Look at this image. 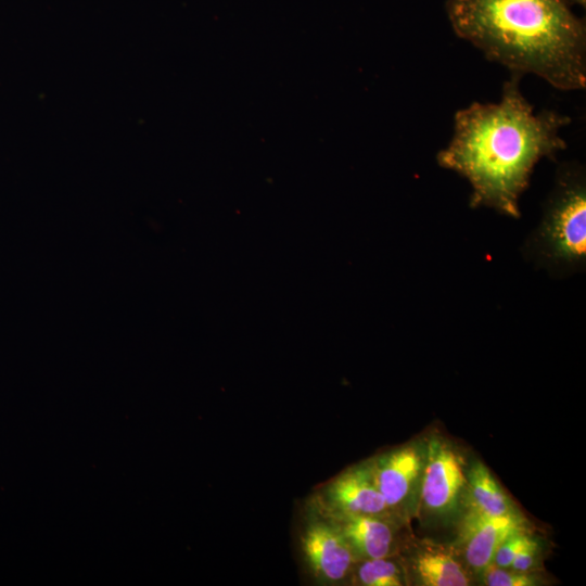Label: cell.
<instances>
[{"instance_id":"6da1fadb","label":"cell","mask_w":586,"mask_h":586,"mask_svg":"<svg viewBox=\"0 0 586 586\" xmlns=\"http://www.w3.org/2000/svg\"><path fill=\"white\" fill-rule=\"evenodd\" d=\"M521 75L505 81L497 103L474 102L455 114L454 136L438 164L467 178L472 207L519 217V199L543 157L565 149L560 130L571 119L555 111L538 114L520 90Z\"/></svg>"},{"instance_id":"7a4b0ae2","label":"cell","mask_w":586,"mask_h":586,"mask_svg":"<svg viewBox=\"0 0 586 586\" xmlns=\"http://www.w3.org/2000/svg\"><path fill=\"white\" fill-rule=\"evenodd\" d=\"M456 35L512 74L557 89L586 86V25L565 0H447Z\"/></svg>"},{"instance_id":"3957f363","label":"cell","mask_w":586,"mask_h":586,"mask_svg":"<svg viewBox=\"0 0 586 586\" xmlns=\"http://www.w3.org/2000/svg\"><path fill=\"white\" fill-rule=\"evenodd\" d=\"M535 251L549 264L575 267L586 254V184L584 171L563 167L534 237Z\"/></svg>"},{"instance_id":"277c9868","label":"cell","mask_w":586,"mask_h":586,"mask_svg":"<svg viewBox=\"0 0 586 586\" xmlns=\"http://www.w3.org/2000/svg\"><path fill=\"white\" fill-rule=\"evenodd\" d=\"M297 550L305 574L317 585L349 582L358 559L331 520L305 504L297 528Z\"/></svg>"},{"instance_id":"5b68a950","label":"cell","mask_w":586,"mask_h":586,"mask_svg":"<svg viewBox=\"0 0 586 586\" xmlns=\"http://www.w3.org/2000/svg\"><path fill=\"white\" fill-rule=\"evenodd\" d=\"M308 501L329 515L391 518L394 513L378 489L368 461L345 469L321 485Z\"/></svg>"},{"instance_id":"8992f818","label":"cell","mask_w":586,"mask_h":586,"mask_svg":"<svg viewBox=\"0 0 586 586\" xmlns=\"http://www.w3.org/2000/svg\"><path fill=\"white\" fill-rule=\"evenodd\" d=\"M466 486L460 458L449 444L433 437L424 453L420 504L432 515H446L457 507Z\"/></svg>"},{"instance_id":"52a82bcc","label":"cell","mask_w":586,"mask_h":586,"mask_svg":"<svg viewBox=\"0 0 586 586\" xmlns=\"http://www.w3.org/2000/svg\"><path fill=\"white\" fill-rule=\"evenodd\" d=\"M373 480L393 512L399 511L421 484L424 455L406 445L369 460Z\"/></svg>"},{"instance_id":"ba28073f","label":"cell","mask_w":586,"mask_h":586,"mask_svg":"<svg viewBox=\"0 0 586 586\" xmlns=\"http://www.w3.org/2000/svg\"><path fill=\"white\" fill-rule=\"evenodd\" d=\"M524 522L518 512L499 517L470 512L461 533L468 564L482 571L493 563L502 542L512 534L525 531Z\"/></svg>"},{"instance_id":"9c48e42d","label":"cell","mask_w":586,"mask_h":586,"mask_svg":"<svg viewBox=\"0 0 586 586\" xmlns=\"http://www.w3.org/2000/svg\"><path fill=\"white\" fill-rule=\"evenodd\" d=\"M323 514L331 520L358 560L393 555L396 537L391 518Z\"/></svg>"},{"instance_id":"30bf717a","label":"cell","mask_w":586,"mask_h":586,"mask_svg":"<svg viewBox=\"0 0 586 586\" xmlns=\"http://www.w3.org/2000/svg\"><path fill=\"white\" fill-rule=\"evenodd\" d=\"M467 485L473 504L471 512L491 517L517 513L511 499L483 462L475 461L471 466Z\"/></svg>"},{"instance_id":"8fae6325","label":"cell","mask_w":586,"mask_h":586,"mask_svg":"<svg viewBox=\"0 0 586 586\" xmlns=\"http://www.w3.org/2000/svg\"><path fill=\"white\" fill-rule=\"evenodd\" d=\"M419 584L424 586H467L471 579L464 568L443 550L421 551L413 560Z\"/></svg>"},{"instance_id":"7c38bea8","label":"cell","mask_w":586,"mask_h":586,"mask_svg":"<svg viewBox=\"0 0 586 586\" xmlns=\"http://www.w3.org/2000/svg\"><path fill=\"white\" fill-rule=\"evenodd\" d=\"M349 582L360 586H402L405 575L391 557L361 559L356 562Z\"/></svg>"},{"instance_id":"4fadbf2b","label":"cell","mask_w":586,"mask_h":586,"mask_svg":"<svg viewBox=\"0 0 586 586\" xmlns=\"http://www.w3.org/2000/svg\"><path fill=\"white\" fill-rule=\"evenodd\" d=\"M482 571L484 583L488 586H533L537 584V579L528 572L501 568L495 563H491Z\"/></svg>"},{"instance_id":"5bb4252c","label":"cell","mask_w":586,"mask_h":586,"mask_svg":"<svg viewBox=\"0 0 586 586\" xmlns=\"http://www.w3.org/2000/svg\"><path fill=\"white\" fill-rule=\"evenodd\" d=\"M534 542L525 531L512 534L498 547L493 563L501 568H509L515 556Z\"/></svg>"},{"instance_id":"9a60e30c","label":"cell","mask_w":586,"mask_h":586,"mask_svg":"<svg viewBox=\"0 0 586 586\" xmlns=\"http://www.w3.org/2000/svg\"><path fill=\"white\" fill-rule=\"evenodd\" d=\"M537 548L536 542L525 547L515 556L509 568L519 572H528L532 570L535 565Z\"/></svg>"},{"instance_id":"2e32d148","label":"cell","mask_w":586,"mask_h":586,"mask_svg":"<svg viewBox=\"0 0 586 586\" xmlns=\"http://www.w3.org/2000/svg\"><path fill=\"white\" fill-rule=\"evenodd\" d=\"M568 1L571 5L572 4H577V5H581L583 8H585V4H586V0H565Z\"/></svg>"}]
</instances>
